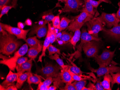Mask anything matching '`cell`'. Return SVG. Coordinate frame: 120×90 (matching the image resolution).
<instances>
[{"instance_id": "obj_30", "label": "cell", "mask_w": 120, "mask_h": 90, "mask_svg": "<svg viewBox=\"0 0 120 90\" xmlns=\"http://www.w3.org/2000/svg\"><path fill=\"white\" fill-rule=\"evenodd\" d=\"M49 58L50 59H51L53 60H55L57 62V64L60 66L62 68H64L65 65H64V62L59 57V54L57 53H56L54 55L49 56Z\"/></svg>"}, {"instance_id": "obj_49", "label": "cell", "mask_w": 120, "mask_h": 90, "mask_svg": "<svg viewBox=\"0 0 120 90\" xmlns=\"http://www.w3.org/2000/svg\"><path fill=\"white\" fill-rule=\"evenodd\" d=\"M18 0H12V3H11V6L13 7V8H15L17 6V3Z\"/></svg>"}, {"instance_id": "obj_42", "label": "cell", "mask_w": 120, "mask_h": 90, "mask_svg": "<svg viewBox=\"0 0 120 90\" xmlns=\"http://www.w3.org/2000/svg\"><path fill=\"white\" fill-rule=\"evenodd\" d=\"M28 60V58H27V57H21L17 60V65H21Z\"/></svg>"}, {"instance_id": "obj_53", "label": "cell", "mask_w": 120, "mask_h": 90, "mask_svg": "<svg viewBox=\"0 0 120 90\" xmlns=\"http://www.w3.org/2000/svg\"><path fill=\"white\" fill-rule=\"evenodd\" d=\"M59 2H65L66 0H58Z\"/></svg>"}, {"instance_id": "obj_26", "label": "cell", "mask_w": 120, "mask_h": 90, "mask_svg": "<svg viewBox=\"0 0 120 90\" xmlns=\"http://www.w3.org/2000/svg\"><path fill=\"white\" fill-rule=\"evenodd\" d=\"M72 20L69 19L66 17H63L60 20V27L59 29V32H60L63 30L67 28L69 23H71Z\"/></svg>"}, {"instance_id": "obj_9", "label": "cell", "mask_w": 120, "mask_h": 90, "mask_svg": "<svg viewBox=\"0 0 120 90\" xmlns=\"http://www.w3.org/2000/svg\"><path fill=\"white\" fill-rule=\"evenodd\" d=\"M82 49L87 58H94L98 55L99 46L97 41H90L83 44Z\"/></svg>"}, {"instance_id": "obj_37", "label": "cell", "mask_w": 120, "mask_h": 90, "mask_svg": "<svg viewBox=\"0 0 120 90\" xmlns=\"http://www.w3.org/2000/svg\"><path fill=\"white\" fill-rule=\"evenodd\" d=\"M52 26L55 29H59L60 22L59 15L54 17L53 20L52 21Z\"/></svg>"}, {"instance_id": "obj_34", "label": "cell", "mask_w": 120, "mask_h": 90, "mask_svg": "<svg viewBox=\"0 0 120 90\" xmlns=\"http://www.w3.org/2000/svg\"><path fill=\"white\" fill-rule=\"evenodd\" d=\"M54 17L55 16L52 13L43 15L42 18V20H44V22L43 23V25H46L47 23H49L52 21Z\"/></svg>"}, {"instance_id": "obj_46", "label": "cell", "mask_w": 120, "mask_h": 90, "mask_svg": "<svg viewBox=\"0 0 120 90\" xmlns=\"http://www.w3.org/2000/svg\"><path fill=\"white\" fill-rule=\"evenodd\" d=\"M87 86H88V88L90 89L91 90H96L95 86L93 84L91 83L90 82L89 83Z\"/></svg>"}, {"instance_id": "obj_25", "label": "cell", "mask_w": 120, "mask_h": 90, "mask_svg": "<svg viewBox=\"0 0 120 90\" xmlns=\"http://www.w3.org/2000/svg\"><path fill=\"white\" fill-rule=\"evenodd\" d=\"M84 2V7L82 9L81 12H85L94 16L95 12L94 7L87 0H83Z\"/></svg>"}, {"instance_id": "obj_50", "label": "cell", "mask_w": 120, "mask_h": 90, "mask_svg": "<svg viewBox=\"0 0 120 90\" xmlns=\"http://www.w3.org/2000/svg\"><path fill=\"white\" fill-rule=\"evenodd\" d=\"M25 25H27L29 26H31L32 25V22L31 20L30 19H26L25 22Z\"/></svg>"}, {"instance_id": "obj_48", "label": "cell", "mask_w": 120, "mask_h": 90, "mask_svg": "<svg viewBox=\"0 0 120 90\" xmlns=\"http://www.w3.org/2000/svg\"><path fill=\"white\" fill-rule=\"evenodd\" d=\"M0 32L2 33L3 35H6L8 33L6 31H5L4 29L2 27L1 25H0Z\"/></svg>"}, {"instance_id": "obj_1", "label": "cell", "mask_w": 120, "mask_h": 90, "mask_svg": "<svg viewBox=\"0 0 120 90\" xmlns=\"http://www.w3.org/2000/svg\"><path fill=\"white\" fill-rule=\"evenodd\" d=\"M19 40L15 36L9 33L6 35L0 34V53L7 56L12 55L22 44Z\"/></svg>"}, {"instance_id": "obj_54", "label": "cell", "mask_w": 120, "mask_h": 90, "mask_svg": "<svg viewBox=\"0 0 120 90\" xmlns=\"http://www.w3.org/2000/svg\"><path fill=\"white\" fill-rule=\"evenodd\" d=\"M119 50H120V48H119Z\"/></svg>"}, {"instance_id": "obj_23", "label": "cell", "mask_w": 120, "mask_h": 90, "mask_svg": "<svg viewBox=\"0 0 120 90\" xmlns=\"http://www.w3.org/2000/svg\"><path fill=\"white\" fill-rule=\"evenodd\" d=\"M80 29H78L75 31L74 35L72 36L69 42L72 45L74 49H75L76 44L81 39V32L80 31Z\"/></svg>"}, {"instance_id": "obj_12", "label": "cell", "mask_w": 120, "mask_h": 90, "mask_svg": "<svg viewBox=\"0 0 120 90\" xmlns=\"http://www.w3.org/2000/svg\"><path fill=\"white\" fill-rule=\"evenodd\" d=\"M92 72H96L98 77H100L107 74H110L112 72H120V67H117L114 65L110 66L99 67L96 69L92 68Z\"/></svg>"}, {"instance_id": "obj_38", "label": "cell", "mask_w": 120, "mask_h": 90, "mask_svg": "<svg viewBox=\"0 0 120 90\" xmlns=\"http://www.w3.org/2000/svg\"><path fill=\"white\" fill-rule=\"evenodd\" d=\"M12 8H13V7L11 5L10 6L5 5V6H4L0 10L1 13H0V18H1L4 15L8 14V13L9 10L11 9Z\"/></svg>"}, {"instance_id": "obj_2", "label": "cell", "mask_w": 120, "mask_h": 90, "mask_svg": "<svg viewBox=\"0 0 120 90\" xmlns=\"http://www.w3.org/2000/svg\"><path fill=\"white\" fill-rule=\"evenodd\" d=\"M28 50L27 44L26 43L23 44L18 51L15 52L13 56L10 58L0 60V63L7 66L10 70L15 72V69L17 66V60L19 58L25 55L28 52Z\"/></svg>"}, {"instance_id": "obj_11", "label": "cell", "mask_w": 120, "mask_h": 90, "mask_svg": "<svg viewBox=\"0 0 120 90\" xmlns=\"http://www.w3.org/2000/svg\"><path fill=\"white\" fill-rule=\"evenodd\" d=\"M100 17L108 28H110L112 27L118 25L120 22V20L117 17L116 14L115 13L108 14L102 12Z\"/></svg>"}, {"instance_id": "obj_39", "label": "cell", "mask_w": 120, "mask_h": 90, "mask_svg": "<svg viewBox=\"0 0 120 90\" xmlns=\"http://www.w3.org/2000/svg\"><path fill=\"white\" fill-rule=\"evenodd\" d=\"M60 90H76V88L73 83H66L65 86L63 88L60 89Z\"/></svg>"}, {"instance_id": "obj_14", "label": "cell", "mask_w": 120, "mask_h": 90, "mask_svg": "<svg viewBox=\"0 0 120 90\" xmlns=\"http://www.w3.org/2000/svg\"><path fill=\"white\" fill-rule=\"evenodd\" d=\"M23 73L22 72H19L17 73H14L12 70H10L7 76L6 79L2 83L1 85L5 88H6L11 85L13 84L14 83L17 81L19 76Z\"/></svg>"}, {"instance_id": "obj_27", "label": "cell", "mask_w": 120, "mask_h": 90, "mask_svg": "<svg viewBox=\"0 0 120 90\" xmlns=\"http://www.w3.org/2000/svg\"><path fill=\"white\" fill-rule=\"evenodd\" d=\"M30 48L36 47L40 43L39 40L37 39V36H34L26 39L25 41Z\"/></svg>"}, {"instance_id": "obj_33", "label": "cell", "mask_w": 120, "mask_h": 90, "mask_svg": "<svg viewBox=\"0 0 120 90\" xmlns=\"http://www.w3.org/2000/svg\"><path fill=\"white\" fill-rule=\"evenodd\" d=\"M47 49L48 51L49 56L52 55L53 54H55L56 53L61 55L60 50L56 48L55 46L52 45V44H50Z\"/></svg>"}, {"instance_id": "obj_19", "label": "cell", "mask_w": 120, "mask_h": 90, "mask_svg": "<svg viewBox=\"0 0 120 90\" xmlns=\"http://www.w3.org/2000/svg\"><path fill=\"white\" fill-rule=\"evenodd\" d=\"M42 47L40 43L36 47L30 48L27 52V56L30 59L34 60L39 53L42 50Z\"/></svg>"}, {"instance_id": "obj_16", "label": "cell", "mask_w": 120, "mask_h": 90, "mask_svg": "<svg viewBox=\"0 0 120 90\" xmlns=\"http://www.w3.org/2000/svg\"><path fill=\"white\" fill-rule=\"evenodd\" d=\"M59 75L63 82L65 84L72 83L74 81L69 72L67 65H65L64 68L60 70V72L59 73Z\"/></svg>"}, {"instance_id": "obj_17", "label": "cell", "mask_w": 120, "mask_h": 90, "mask_svg": "<svg viewBox=\"0 0 120 90\" xmlns=\"http://www.w3.org/2000/svg\"><path fill=\"white\" fill-rule=\"evenodd\" d=\"M50 35H51V32H50V29L48 28V33L42 46V52L41 54L39 57V59L37 61L38 62H42V57L45 56V52L46 49H48V47L49 46L50 44H51Z\"/></svg>"}, {"instance_id": "obj_18", "label": "cell", "mask_w": 120, "mask_h": 90, "mask_svg": "<svg viewBox=\"0 0 120 90\" xmlns=\"http://www.w3.org/2000/svg\"><path fill=\"white\" fill-rule=\"evenodd\" d=\"M32 66V60L30 59L21 65H17L16 69L17 72H22L23 73L25 72H30Z\"/></svg>"}, {"instance_id": "obj_51", "label": "cell", "mask_w": 120, "mask_h": 90, "mask_svg": "<svg viewBox=\"0 0 120 90\" xmlns=\"http://www.w3.org/2000/svg\"><path fill=\"white\" fill-rule=\"evenodd\" d=\"M119 8L118 10L117 11V13H116V15L117 17L120 20V2L119 3Z\"/></svg>"}, {"instance_id": "obj_3", "label": "cell", "mask_w": 120, "mask_h": 90, "mask_svg": "<svg viewBox=\"0 0 120 90\" xmlns=\"http://www.w3.org/2000/svg\"><path fill=\"white\" fill-rule=\"evenodd\" d=\"M93 18V15L88 13L81 12L79 15L72 19L70 25L67 27V29L74 32L76 29H81L84 24Z\"/></svg>"}, {"instance_id": "obj_47", "label": "cell", "mask_w": 120, "mask_h": 90, "mask_svg": "<svg viewBox=\"0 0 120 90\" xmlns=\"http://www.w3.org/2000/svg\"><path fill=\"white\" fill-rule=\"evenodd\" d=\"M25 24L21 22H19L17 23V26L18 28L21 29H23L25 26Z\"/></svg>"}, {"instance_id": "obj_7", "label": "cell", "mask_w": 120, "mask_h": 90, "mask_svg": "<svg viewBox=\"0 0 120 90\" xmlns=\"http://www.w3.org/2000/svg\"><path fill=\"white\" fill-rule=\"evenodd\" d=\"M2 27L9 34L15 36L18 39H22L25 41L26 36L30 29L25 30L19 28L13 27L9 25L4 23H0Z\"/></svg>"}, {"instance_id": "obj_15", "label": "cell", "mask_w": 120, "mask_h": 90, "mask_svg": "<svg viewBox=\"0 0 120 90\" xmlns=\"http://www.w3.org/2000/svg\"><path fill=\"white\" fill-rule=\"evenodd\" d=\"M106 35L114 39L120 40V24L111 29H104L103 31Z\"/></svg>"}, {"instance_id": "obj_21", "label": "cell", "mask_w": 120, "mask_h": 90, "mask_svg": "<svg viewBox=\"0 0 120 90\" xmlns=\"http://www.w3.org/2000/svg\"><path fill=\"white\" fill-rule=\"evenodd\" d=\"M68 70L74 81H79L88 80H92L94 82H96V81H95V79H93L90 76H85V75H83L82 74L78 75L71 72L69 69Z\"/></svg>"}, {"instance_id": "obj_31", "label": "cell", "mask_w": 120, "mask_h": 90, "mask_svg": "<svg viewBox=\"0 0 120 90\" xmlns=\"http://www.w3.org/2000/svg\"><path fill=\"white\" fill-rule=\"evenodd\" d=\"M110 74L112 77V80L111 82L112 88L113 87L114 84H120V72H117L116 74L112 72Z\"/></svg>"}, {"instance_id": "obj_24", "label": "cell", "mask_w": 120, "mask_h": 90, "mask_svg": "<svg viewBox=\"0 0 120 90\" xmlns=\"http://www.w3.org/2000/svg\"><path fill=\"white\" fill-rule=\"evenodd\" d=\"M27 82L29 85L32 84H39L42 81L40 76L37 75L34 76L31 72H30L29 75L27 79Z\"/></svg>"}, {"instance_id": "obj_6", "label": "cell", "mask_w": 120, "mask_h": 90, "mask_svg": "<svg viewBox=\"0 0 120 90\" xmlns=\"http://www.w3.org/2000/svg\"><path fill=\"white\" fill-rule=\"evenodd\" d=\"M115 51L116 50L112 51L105 49L101 54L100 55H97L94 57V59L99 65V67H105L110 64L115 56Z\"/></svg>"}, {"instance_id": "obj_28", "label": "cell", "mask_w": 120, "mask_h": 90, "mask_svg": "<svg viewBox=\"0 0 120 90\" xmlns=\"http://www.w3.org/2000/svg\"><path fill=\"white\" fill-rule=\"evenodd\" d=\"M72 36V34L67 32L65 31H64L62 32L61 35L59 36L57 39L61 40L65 44L70 42Z\"/></svg>"}, {"instance_id": "obj_13", "label": "cell", "mask_w": 120, "mask_h": 90, "mask_svg": "<svg viewBox=\"0 0 120 90\" xmlns=\"http://www.w3.org/2000/svg\"><path fill=\"white\" fill-rule=\"evenodd\" d=\"M48 31V28L46 25L43 24L35 25L32 29L29 35L32 36L36 34L38 38L41 39L46 36Z\"/></svg>"}, {"instance_id": "obj_8", "label": "cell", "mask_w": 120, "mask_h": 90, "mask_svg": "<svg viewBox=\"0 0 120 90\" xmlns=\"http://www.w3.org/2000/svg\"><path fill=\"white\" fill-rule=\"evenodd\" d=\"M84 4V1L82 0H66L65 2L64 7L59 10V12L60 13L77 12L83 7Z\"/></svg>"}, {"instance_id": "obj_36", "label": "cell", "mask_w": 120, "mask_h": 90, "mask_svg": "<svg viewBox=\"0 0 120 90\" xmlns=\"http://www.w3.org/2000/svg\"><path fill=\"white\" fill-rule=\"evenodd\" d=\"M88 2H89L91 4L93 7L94 8L97 9L99 5L103 2H105L109 3V0H87Z\"/></svg>"}, {"instance_id": "obj_29", "label": "cell", "mask_w": 120, "mask_h": 90, "mask_svg": "<svg viewBox=\"0 0 120 90\" xmlns=\"http://www.w3.org/2000/svg\"><path fill=\"white\" fill-rule=\"evenodd\" d=\"M68 60H69V61L72 64L71 65H67L68 68L71 72L75 74H78V75H81V74H82L83 73H85L84 72H82L80 68H79L73 62H72V61H71V60L69 59H68Z\"/></svg>"}, {"instance_id": "obj_45", "label": "cell", "mask_w": 120, "mask_h": 90, "mask_svg": "<svg viewBox=\"0 0 120 90\" xmlns=\"http://www.w3.org/2000/svg\"><path fill=\"white\" fill-rule=\"evenodd\" d=\"M18 89L15 86V85L13 84L11 85L10 86L7 87L5 89V90H17Z\"/></svg>"}, {"instance_id": "obj_35", "label": "cell", "mask_w": 120, "mask_h": 90, "mask_svg": "<svg viewBox=\"0 0 120 90\" xmlns=\"http://www.w3.org/2000/svg\"><path fill=\"white\" fill-rule=\"evenodd\" d=\"M86 83V80H83L76 81L73 83L75 86L76 90H82L83 87L85 86Z\"/></svg>"}, {"instance_id": "obj_10", "label": "cell", "mask_w": 120, "mask_h": 90, "mask_svg": "<svg viewBox=\"0 0 120 90\" xmlns=\"http://www.w3.org/2000/svg\"><path fill=\"white\" fill-rule=\"evenodd\" d=\"M101 39L100 38H96L92 35H90L87 31L85 28H83L82 29L81 35V42L80 44L77 46V51L80 56L81 55V52L82 49V46L83 44L86 42H89L92 41H101Z\"/></svg>"}, {"instance_id": "obj_32", "label": "cell", "mask_w": 120, "mask_h": 90, "mask_svg": "<svg viewBox=\"0 0 120 90\" xmlns=\"http://www.w3.org/2000/svg\"><path fill=\"white\" fill-rule=\"evenodd\" d=\"M48 27L50 29L51 32V35H50V40H51V44H52L56 41V33L55 31V29L53 27H52L51 24L49 23H48Z\"/></svg>"}, {"instance_id": "obj_43", "label": "cell", "mask_w": 120, "mask_h": 90, "mask_svg": "<svg viewBox=\"0 0 120 90\" xmlns=\"http://www.w3.org/2000/svg\"><path fill=\"white\" fill-rule=\"evenodd\" d=\"M49 86H47L42 83V82L39 84L37 90H48Z\"/></svg>"}, {"instance_id": "obj_4", "label": "cell", "mask_w": 120, "mask_h": 90, "mask_svg": "<svg viewBox=\"0 0 120 90\" xmlns=\"http://www.w3.org/2000/svg\"><path fill=\"white\" fill-rule=\"evenodd\" d=\"M86 24L89 33L96 38H99L98 33L101 31L104 30L105 28L103 26L105 23L99 17H94Z\"/></svg>"}, {"instance_id": "obj_52", "label": "cell", "mask_w": 120, "mask_h": 90, "mask_svg": "<svg viewBox=\"0 0 120 90\" xmlns=\"http://www.w3.org/2000/svg\"><path fill=\"white\" fill-rule=\"evenodd\" d=\"M58 88L56 86L53 85V86H50L48 90H56Z\"/></svg>"}, {"instance_id": "obj_22", "label": "cell", "mask_w": 120, "mask_h": 90, "mask_svg": "<svg viewBox=\"0 0 120 90\" xmlns=\"http://www.w3.org/2000/svg\"><path fill=\"white\" fill-rule=\"evenodd\" d=\"M29 74L30 72H27L25 73H23L19 76L15 84V86L18 89L21 88L22 86L23 83L28 79Z\"/></svg>"}, {"instance_id": "obj_44", "label": "cell", "mask_w": 120, "mask_h": 90, "mask_svg": "<svg viewBox=\"0 0 120 90\" xmlns=\"http://www.w3.org/2000/svg\"><path fill=\"white\" fill-rule=\"evenodd\" d=\"M11 0H0V10L5 5H7Z\"/></svg>"}, {"instance_id": "obj_20", "label": "cell", "mask_w": 120, "mask_h": 90, "mask_svg": "<svg viewBox=\"0 0 120 90\" xmlns=\"http://www.w3.org/2000/svg\"><path fill=\"white\" fill-rule=\"evenodd\" d=\"M112 80V77L110 74H107L104 76L103 81L101 82L102 85L104 90H112L110 84Z\"/></svg>"}, {"instance_id": "obj_41", "label": "cell", "mask_w": 120, "mask_h": 90, "mask_svg": "<svg viewBox=\"0 0 120 90\" xmlns=\"http://www.w3.org/2000/svg\"><path fill=\"white\" fill-rule=\"evenodd\" d=\"M96 82V84L95 86L96 90H105L102 85L100 79H97Z\"/></svg>"}, {"instance_id": "obj_5", "label": "cell", "mask_w": 120, "mask_h": 90, "mask_svg": "<svg viewBox=\"0 0 120 90\" xmlns=\"http://www.w3.org/2000/svg\"><path fill=\"white\" fill-rule=\"evenodd\" d=\"M62 68L59 65H53L47 63L45 67L42 68H37L36 72V74H40L46 78L49 77L56 78L58 76L60 73L59 71Z\"/></svg>"}, {"instance_id": "obj_40", "label": "cell", "mask_w": 120, "mask_h": 90, "mask_svg": "<svg viewBox=\"0 0 120 90\" xmlns=\"http://www.w3.org/2000/svg\"><path fill=\"white\" fill-rule=\"evenodd\" d=\"M54 81V79L52 77H49L46 78L44 82L42 83L44 84L47 86H50V85L52 84Z\"/></svg>"}]
</instances>
